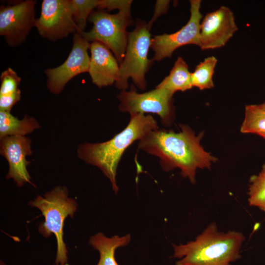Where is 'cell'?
Wrapping results in <instances>:
<instances>
[{"mask_svg": "<svg viewBox=\"0 0 265 265\" xmlns=\"http://www.w3.org/2000/svg\"><path fill=\"white\" fill-rule=\"evenodd\" d=\"M159 129L157 121L150 115H131L126 127L108 141L96 143H84L77 149L78 157L87 164L98 167L110 180L117 193L119 187L116 176L121 157L132 143L139 140L150 132Z\"/></svg>", "mask_w": 265, "mask_h": 265, "instance_id": "7a4b0ae2", "label": "cell"}, {"mask_svg": "<svg viewBox=\"0 0 265 265\" xmlns=\"http://www.w3.org/2000/svg\"><path fill=\"white\" fill-rule=\"evenodd\" d=\"M179 126L177 132L159 129L150 132L138 141V148L158 157L164 171L179 168L181 175L194 184L197 169L210 168L217 159L201 145L202 133L196 135L188 126Z\"/></svg>", "mask_w": 265, "mask_h": 265, "instance_id": "6da1fadb", "label": "cell"}, {"mask_svg": "<svg viewBox=\"0 0 265 265\" xmlns=\"http://www.w3.org/2000/svg\"><path fill=\"white\" fill-rule=\"evenodd\" d=\"M40 128L38 121L27 114L22 120L10 112L0 111V138L9 135H21L31 133Z\"/></svg>", "mask_w": 265, "mask_h": 265, "instance_id": "e0dca14e", "label": "cell"}, {"mask_svg": "<svg viewBox=\"0 0 265 265\" xmlns=\"http://www.w3.org/2000/svg\"><path fill=\"white\" fill-rule=\"evenodd\" d=\"M217 62V58L211 56L198 64L194 72L191 73L192 87H196L200 90L213 88L212 78Z\"/></svg>", "mask_w": 265, "mask_h": 265, "instance_id": "d6986e66", "label": "cell"}, {"mask_svg": "<svg viewBox=\"0 0 265 265\" xmlns=\"http://www.w3.org/2000/svg\"><path fill=\"white\" fill-rule=\"evenodd\" d=\"M93 24L88 32L78 29L87 41H98L106 45L113 53L118 63L122 61L126 51L129 33L127 27L132 23L131 10H120L110 14L103 10L93 11L88 19Z\"/></svg>", "mask_w": 265, "mask_h": 265, "instance_id": "8992f818", "label": "cell"}, {"mask_svg": "<svg viewBox=\"0 0 265 265\" xmlns=\"http://www.w3.org/2000/svg\"><path fill=\"white\" fill-rule=\"evenodd\" d=\"M245 239L239 232L218 230L212 223L194 240L173 244V258L179 259L176 265H231L240 257Z\"/></svg>", "mask_w": 265, "mask_h": 265, "instance_id": "3957f363", "label": "cell"}, {"mask_svg": "<svg viewBox=\"0 0 265 265\" xmlns=\"http://www.w3.org/2000/svg\"><path fill=\"white\" fill-rule=\"evenodd\" d=\"M259 105L261 107H262V108L265 109V102L262 104H260Z\"/></svg>", "mask_w": 265, "mask_h": 265, "instance_id": "d4e9b609", "label": "cell"}, {"mask_svg": "<svg viewBox=\"0 0 265 265\" xmlns=\"http://www.w3.org/2000/svg\"><path fill=\"white\" fill-rule=\"evenodd\" d=\"M132 0H99L98 9H106L108 11L117 9L120 10H131Z\"/></svg>", "mask_w": 265, "mask_h": 265, "instance_id": "603a6c76", "label": "cell"}, {"mask_svg": "<svg viewBox=\"0 0 265 265\" xmlns=\"http://www.w3.org/2000/svg\"><path fill=\"white\" fill-rule=\"evenodd\" d=\"M156 87L166 89L173 94L178 91H185L193 87L191 73L188 66L182 57H178L166 76Z\"/></svg>", "mask_w": 265, "mask_h": 265, "instance_id": "ac0fdd59", "label": "cell"}, {"mask_svg": "<svg viewBox=\"0 0 265 265\" xmlns=\"http://www.w3.org/2000/svg\"><path fill=\"white\" fill-rule=\"evenodd\" d=\"M264 212H265V208L261 209Z\"/></svg>", "mask_w": 265, "mask_h": 265, "instance_id": "4316f807", "label": "cell"}, {"mask_svg": "<svg viewBox=\"0 0 265 265\" xmlns=\"http://www.w3.org/2000/svg\"><path fill=\"white\" fill-rule=\"evenodd\" d=\"M99 0H72L74 17L78 29L84 31L91 13L98 8Z\"/></svg>", "mask_w": 265, "mask_h": 265, "instance_id": "7402d4cb", "label": "cell"}, {"mask_svg": "<svg viewBox=\"0 0 265 265\" xmlns=\"http://www.w3.org/2000/svg\"><path fill=\"white\" fill-rule=\"evenodd\" d=\"M151 39L147 23L138 19L134 29L129 32L125 54L119 64V76L115 83L117 89L127 90L131 78L138 88L145 89V75L153 62L148 57Z\"/></svg>", "mask_w": 265, "mask_h": 265, "instance_id": "5b68a950", "label": "cell"}, {"mask_svg": "<svg viewBox=\"0 0 265 265\" xmlns=\"http://www.w3.org/2000/svg\"><path fill=\"white\" fill-rule=\"evenodd\" d=\"M170 0H158L156 1L154 14L148 23V28L150 30L152 25L161 15L167 13L169 6Z\"/></svg>", "mask_w": 265, "mask_h": 265, "instance_id": "cb8c5ba5", "label": "cell"}, {"mask_svg": "<svg viewBox=\"0 0 265 265\" xmlns=\"http://www.w3.org/2000/svg\"><path fill=\"white\" fill-rule=\"evenodd\" d=\"M243 133L259 135L265 132V109L259 105H246L244 120L240 127Z\"/></svg>", "mask_w": 265, "mask_h": 265, "instance_id": "ffe728a7", "label": "cell"}, {"mask_svg": "<svg viewBox=\"0 0 265 265\" xmlns=\"http://www.w3.org/2000/svg\"><path fill=\"white\" fill-rule=\"evenodd\" d=\"M29 205L40 210L45 217L39 231L42 236L48 238L52 234L57 241L56 265H67V249L63 238V228L66 218H72L77 209L76 201L68 197L67 189L58 186L44 197L38 196Z\"/></svg>", "mask_w": 265, "mask_h": 265, "instance_id": "277c9868", "label": "cell"}, {"mask_svg": "<svg viewBox=\"0 0 265 265\" xmlns=\"http://www.w3.org/2000/svg\"><path fill=\"white\" fill-rule=\"evenodd\" d=\"M190 16L180 29L171 34L154 36L150 48L154 52L152 60L159 61L170 57L178 48L186 45L200 46V26L203 15L200 12L201 0H191Z\"/></svg>", "mask_w": 265, "mask_h": 265, "instance_id": "8fae6325", "label": "cell"}, {"mask_svg": "<svg viewBox=\"0 0 265 265\" xmlns=\"http://www.w3.org/2000/svg\"><path fill=\"white\" fill-rule=\"evenodd\" d=\"M90 45L78 32L74 34L72 48L66 60L55 68L44 70L47 78V87L50 92L60 94L72 79L88 72L90 57L88 50Z\"/></svg>", "mask_w": 265, "mask_h": 265, "instance_id": "30bf717a", "label": "cell"}, {"mask_svg": "<svg viewBox=\"0 0 265 265\" xmlns=\"http://www.w3.org/2000/svg\"><path fill=\"white\" fill-rule=\"evenodd\" d=\"M233 12L226 6L208 13L200 26V46L206 50L221 48L226 45L238 30Z\"/></svg>", "mask_w": 265, "mask_h": 265, "instance_id": "7c38bea8", "label": "cell"}, {"mask_svg": "<svg viewBox=\"0 0 265 265\" xmlns=\"http://www.w3.org/2000/svg\"><path fill=\"white\" fill-rule=\"evenodd\" d=\"M249 183L248 192L249 205L260 209L265 208V164L258 175L250 177Z\"/></svg>", "mask_w": 265, "mask_h": 265, "instance_id": "44dd1931", "label": "cell"}, {"mask_svg": "<svg viewBox=\"0 0 265 265\" xmlns=\"http://www.w3.org/2000/svg\"><path fill=\"white\" fill-rule=\"evenodd\" d=\"M35 27L42 37L52 41L76 33L72 0H43Z\"/></svg>", "mask_w": 265, "mask_h": 265, "instance_id": "ba28073f", "label": "cell"}, {"mask_svg": "<svg viewBox=\"0 0 265 265\" xmlns=\"http://www.w3.org/2000/svg\"><path fill=\"white\" fill-rule=\"evenodd\" d=\"M0 80V111L10 112L21 99V92L19 87L21 78L9 67L1 73Z\"/></svg>", "mask_w": 265, "mask_h": 265, "instance_id": "2e32d148", "label": "cell"}, {"mask_svg": "<svg viewBox=\"0 0 265 265\" xmlns=\"http://www.w3.org/2000/svg\"><path fill=\"white\" fill-rule=\"evenodd\" d=\"M259 136L263 137L265 139V133H262L259 134Z\"/></svg>", "mask_w": 265, "mask_h": 265, "instance_id": "484cf974", "label": "cell"}, {"mask_svg": "<svg viewBox=\"0 0 265 265\" xmlns=\"http://www.w3.org/2000/svg\"><path fill=\"white\" fill-rule=\"evenodd\" d=\"M171 92L156 87L154 90L138 93L133 85L129 91L122 90L117 95L120 102L119 110L131 114L152 113L158 114L162 124L169 126L174 117L173 95Z\"/></svg>", "mask_w": 265, "mask_h": 265, "instance_id": "52a82bcc", "label": "cell"}, {"mask_svg": "<svg viewBox=\"0 0 265 265\" xmlns=\"http://www.w3.org/2000/svg\"><path fill=\"white\" fill-rule=\"evenodd\" d=\"M0 141V153L9 164L7 179H12L19 187L25 183L34 186L27 170L30 161L26 157L32 155L31 140L25 136L9 135Z\"/></svg>", "mask_w": 265, "mask_h": 265, "instance_id": "4fadbf2b", "label": "cell"}, {"mask_svg": "<svg viewBox=\"0 0 265 265\" xmlns=\"http://www.w3.org/2000/svg\"><path fill=\"white\" fill-rule=\"evenodd\" d=\"M131 238L129 234L107 238L103 233H99L92 236L89 243L100 253V260L97 265H118L114 257L115 250L127 245Z\"/></svg>", "mask_w": 265, "mask_h": 265, "instance_id": "9a60e30c", "label": "cell"}, {"mask_svg": "<svg viewBox=\"0 0 265 265\" xmlns=\"http://www.w3.org/2000/svg\"><path fill=\"white\" fill-rule=\"evenodd\" d=\"M35 0L18 1L0 6V35L7 44L16 47L24 43L35 27Z\"/></svg>", "mask_w": 265, "mask_h": 265, "instance_id": "9c48e42d", "label": "cell"}, {"mask_svg": "<svg viewBox=\"0 0 265 265\" xmlns=\"http://www.w3.org/2000/svg\"><path fill=\"white\" fill-rule=\"evenodd\" d=\"M88 70L93 83L99 88L108 86L117 80L119 65L111 51L98 41L91 43Z\"/></svg>", "mask_w": 265, "mask_h": 265, "instance_id": "5bb4252c", "label": "cell"}]
</instances>
